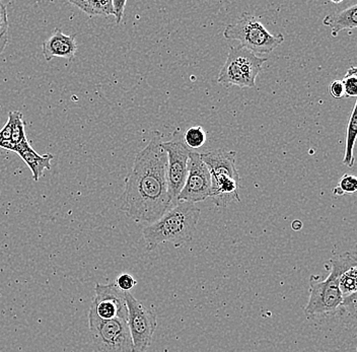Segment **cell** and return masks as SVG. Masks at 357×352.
<instances>
[{
    "instance_id": "25",
    "label": "cell",
    "mask_w": 357,
    "mask_h": 352,
    "mask_svg": "<svg viewBox=\"0 0 357 352\" xmlns=\"http://www.w3.org/2000/svg\"><path fill=\"white\" fill-rule=\"evenodd\" d=\"M8 15L6 6L0 1V37L8 35Z\"/></svg>"
},
{
    "instance_id": "23",
    "label": "cell",
    "mask_w": 357,
    "mask_h": 352,
    "mask_svg": "<svg viewBox=\"0 0 357 352\" xmlns=\"http://www.w3.org/2000/svg\"><path fill=\"white\" fill-rule=\"evenodd\" d=\"M11 135H13V124H11V120L8 118L6 125L0 130V148L13 151V142H11Z\"/></svg>"
},
{
    "instance_id": "4",
    "label": "cell",
    "mask_w": 357,
    "mask_h": 352,
    "mask_svg": "<svg viewBox=\"0 0 357 352\" xmlns=\"http://www.w3.org/2000/svg\"><path fill=\"white\" fill-rule=\"evenodd\" d=\"M211 175V197L218 207L241 201L240 175L236 166V151L218 148L200 153Z\"/></svg>"
},
{
    "instance_id": "10",
    "label": "cell",
    "mask_w": 357,
    "mask_h": 352,
    "mask_svg": "<svg viewBox=\"0 0 357 352\" xmlns=\"http://www.w3.org/2000/svg\"><path fill=\"white\" fill-rule=\"evenodd\" d=\"M211 175L205 162L201 159L199 153L192 151L190 153L188 175L186 182L178 197V201H204L211 197Z\"/></svg>"
},
{
    "instance_id": "27",
    "label": "cell",
    "mask_w": 357,
    "mask_h": 352,
    "mask_svg": "<svg viewBox=\"0 0 357 352\" xmlns=\"http://www.w3.org/2000/svg\"><path fill=\"white\" fill-rule=\"evenodd\" d=\"M126 4V0H123V1H116V0H114L113 1L114 17H115L116 23L118 24H121L123 17H124V10Z\"/></svg>"
},
{
    "instance_id": "21",
    "label": "cell",
    "mask_w": 357,
    "mask_h": 352,
    "mask_svg": "<svg viewBox=\"0 0 357 352\" xmlns=\"http://www.w3.org/2000/svg\"><path fill=\"white\" fill-rule=\"evenodd\" d=\"M357 192V177L354 175L345 174L339 182L338 186L335 187L333 193L336 196H342L344 194H354Z\"/></svg>"
},
{
    "instance_id": "20",
    "label": "cell",
    "mask_w": 357,
    "mask_h": 352,
    "mask_svg": "<svg viewBox=\"0 0 357 352\" xmlns=\"http://www.w3.org/2000/svg\"><path fill=\"white\" fill-rule=\"evenodd\" d=\"M339 313L342 317L346 318V320L357 325V293L344 298L339 309Z\"/></svg>"
},
{
    "instance_id": "15",
    "label": "cell",
    "mask_w": 357,
    "mask_h": 352,
    "mask_svg": "<svg viewBox=\"0 0 357 352\" xmlns=\"http://www.w3.org/2000/svg\"><path fill=\"white\" fill-rule=\"evenodd\" d=\"M357 140V99L351 114H350L349 120H348L347 127H346L345 138V151L343 164L348 168H352L354 166V146H356Z\"/></svg>"
},
{
    "instance_id": "29",
    "label": "cell",
    "mask_w": 357,
    "mask_h": 352,
    "mask_svg": "<svg viewBox=\"0 0 357 352\" xmlns=\"http://www.w3.org/2000/svg\"><path fill=\"white\" fill-rule=\"evenodd\" d=\"M291 227L294 231H301L303 224H301V220H294L291 224Z\"/></svg>"
},
{
    "instance_id": "24",
    "label": "cell",
    "mask_w": 357,
    "mask_h": 352,
    "mask_svg": "<svg viewBox=\"0 0 357 352\" xmlns=\"http://www.w3.org/2000/svg\"><path fill=\"white\" fill-rule=\"evenodd\" d=\"M116 284L117 286L121 289L124 293H127V291H130L133 287H135V285L137 284V282L134 280L132 275L130 274H121V275L118 276L117 280H116Z\"/></svg>"
},
{
    "instance_id": "13",
    "label": "cell",
    "mask_w": 357,
    "mask_h": 352,
    "mask_svg": "<svg viewBox=\"0 0 357 352\" xmlns=\"http://www.w3.org/2000/svg\"><path fill=\"white\" fill-rule=\"evenodd\" d=\"M13 153H17L26 162V166L32 171L33 179L36 182L39 181L40 178L43 176L45 170H50L51 162L54 159V155L51 153L41 155L36 153L29 144L28 140H24L21 144L15 146Z\"/></svg>"
},
{
    "instance_id": "6",
    "label": "cell",
    "mask_w": 357,
    "mask_h": 352,
    "mask_svg": "<svg viewBox=\"0 0 357 352\" xmlns=\"http://www.w3.org/2000/svg\"><path fill=\"white\" fill-rule=\"evenodd\" d=\"M267 58L259 57L245 47L233 46L218 75V82L225 88L255 89L256 79Z\"/></svg>"
},
{
    "instance_id": "12",
    "label": "cell",
    "mask_w": 357,
    "mask_h": 352,
    "mask_svg": "<svg viewBox=\"0 0 357 352\" xmlns=\"http://www.w3.org/2000/svg\"><path fill=\"white\" fill-rule=\"evenodd\" d=\"M42 51L47 61L54 57L73 60L77 51L75 35H66L60 29H55L42 43Z\"/></svg>"
},
{
    "instance_id": "26",
    "label": "cell",
    "mask_w": 357,
    "mask_h": 352,
    "mask_svg": "<svg viewBox=\"0 0 357 352\" xmlns=\"http://www.w3.org/2000/svg\"><path fill=\"white\" fill-rule=\"evenodd\" d=\"M329 93L334 99H342L345 95L342 80H334L329 86Z\"/></svg>"
},
{
    "instance_id": "22",
    "label": "cell",
    "mask_w": 357,
    "mask_h": 352,
    "mask_svg": "<svg viewBox=\"0 0 357 352\" xmlns=\"http://www.w3.org/2000/svg\"><path fill=\"white\" fill-rule=\"evenodd\" d=\"M342 80L344 86L345 95L357 98V66H351L346 72Z\"/></svg>"
},
{
    "instance_id": "30",
    "label": "cell",
    "mask_w": 357,
    "mask_h": 352,
    "mask_svg": "<svg viewBox=\"0 0 357 352\" xmlns=\"http://www.w3.org/2000/svg\"><path fill=\"white\" fill-rule=\"evenodd\" d=\"M354 254H356V256L357 257V244H356V252H354Z\"/></svg>"
},
{
    "instance_id": "11",
    "label": "cell",
    "mask_w": 357,
    "mask_h": 352,
    "mask_svg": "<svg viewBox=\"0 0 357 352\" xmlns=\"http://www.w3.org/2000/svg\"><path fill=\"white\" fill-rule=\"evenodd\" d=\"M96 296L93 298L91 309L102 320L123 319L128 321V307H127L125 293L116 284H96Z\"/></svg>"
},
{
    "instance_id": "18",
    "label": "cell",
    "mask_w": 357,
    "mask_h": 352,
    "mask_svg": "<svg viewBox=\"0 0 357 352\" xmlns=\"http://www.w3.org/2000/svg\"><path fill=\"white\" fill-rule=\"evenodd\" d=\"M8 118L11 120V124H13L11 142H13V149H15V146L26 140V132H24V122L22 120V114L20 111H10L8 113Z\"/></svg>"
},
{
    "instance_id": "7",
    "label": "cell",
    "mask_w": 357,
    "mask_h": 352,
    "mask_svg": "<svg viewBox=\"0 0 357 352\" xmlns=\"http://www.w3.org/2000/svg\"><path fill=\"white\" fill-rule=\"evenodd\" d=\"M89 326L96 351L133 352L132 338L126 320H102L89 309Z\"/></svg>"
},
{
    "instance_id": "17",
    "label": "cell",
    "mask_w": 357,
    "mask_h": 352,
    "mask_svg": "<svg viewBox=\"0 0 357 352\" xmlns=\"http://www.w3.org/2000/svg\"><path fill=\"white\" fill-rule=\"evenodd\" d=\"M356 255V254H354ZM339 286L343 298L357 293V257L349 263L343 273L339 275Z\"/></svg>"
},
{
    "instance_id": "28",
    "label": "cell",
    "mask_w": 357,
    "mask_h": 352,
    "mask_svg": "<svg viewBox=\"0 0 357 352\" xmlns=\"http://www.w3.org/2000/svg\"><path fill=\"white\" fill-rule=\"evenodd\" d=\"M8 35L3 36V37H0V55L2 54V52L4 51V48H6V44H8Z\"/></svg>"
},
{
    "instance_id": "3",
    "label": "cell",
    "mask_w": 357,
    "mask_h": 352,
    "mask_svg": "<svg viewBox=\"0 0 357 352\" xmlns=\"http://www.w3.org/2000/svg\"><path fill=\"white\" fill-rule=\"evenodd\" d=\"M356 255L346 252L329 260L331 271L326 280H319L312 276L310 280V298L305 309V317L310 320L328 317L337 313L342 305V293L339 286V275L343 273Z\"/></svg>"
},
{
    "instance_id": "2",
    "label": "cell",
    "mask_w": 357,
    "mask_h": 352,
    "mask_svg": "<svg viewBox=\"0 0 357 352\" xmlns=\"http://www.w3.org/2000/svg\"><path fill=\"white\" fill-rule=\"evenodd\" d=\"M201 211L195 204L178 201L158 222L142 231L145 248L149 252L165 243L181 247L193 239L199 222Z\"/></svg>"
},
{
    "instance_id": "9",
    "label": "cell",
    "mask_w": 357,
    "mask_h": 352,
    "mask_svg": "<svg viewBox=\"0 0 357 352\" xmlns=\"http://www.w3.org/2000/svg\"><path fill=\"white\" fill-rule=\"evenodd\" d=\"M125 298L128 307L127 322L132 338L133 352H147L158 327L155 311L134 298L129 291L125 293Z\"/></svg>"
},
{
    "instance_id": "8",
    "label": "cell",
    "mask_w": 357,
    "mask_h": 352,
    "mask_svg": "<svg viewBox=\"0 0 357 352\" xmlns=\"http://www.w3.org/2000/svg\"><path fill=\"white\" fill-rule=\"evenodd\" d=\"M162 148L167 157V183L169 195L174 204H178V197L186 182L188 175L190 149L185 144L184 133L177 129L169 141L162 142Z\"/></svg>"
},
{
    "instance_id": "5",
    "label": "cell",
    "mask_w": 357,
    "mask_h": 352,
    "mask_svg": "<svg viewBox=\"0 0 357 352\" xmlns=\"http://www.w3.org/2000/svg\"><path fill=\"white\" fill-rule=\"evenodd\" d=\"M227 40L240 42V45L255 54H269L284 42V36L271 34L255 15L244 13L238 21L227 24L223 31Z\"/></svg>"
},
{
    "instance_id": "14",
    "label": "cell",
    "mask_w": 357,
    "mask_h": 352,
    "mask_svg": "<svg viewBox=\"0 0 357 352\" xmlns=\"http://www.w3.org/2000/svg\"><path fill=\"white\" fill-rule=\"evenodd\" d=\"M324 26L331 29L332 36L337 37L344 30L357 28V3L352 4L342 10L328 15L323 21Z\"/></svg>"
},
{
    "instance_id": "1",
    "label": "cell",
    "mask_w": 357,
    "mask_h": 352,
    "mask_svg": "<svg viewBox=\"0 0 357 352\" xmlns=\"http://www.w3.org/2000/svg\"><path fill=\"white\" fill-rule=\"evenodd\" d=\"M162 135L151 141L134 160L125 179L121 211L136 222L153 224L175 206L167 183V157Z\"/></svg>"
},
{
    "instance_id": "19",
    "label": "cell",
    "mask_w": 357,
    "mask_h": 352,
    "mask_svg": "<svg viewBox=\"0 0 357 352\" xmlns=\"http://www.w3.org/2000/svg\"><path fill=\"white\" fill-rule=\"evenodd\" d=\"M206 139V131L201 126L190 127L184 133L185 144L192 151L202 148Z\"/></svg>"
},
{
    "instance_id": "16",
    "label": "cell",
    "mask_w": 357,
    "mask_h": 352,
    "mask_svg": "<svg viewBox=\"0 0 357 352\" xmlns=\"http://www.w3.org/2000/svg\"><path fill=\"white\" fill-rule=\"evenodd\" d=\"M71 4L77 6L82 12L86 13L89 17L95 15H102L109 17L114 15L113 1L112 0H100V1H93V0H70Z\"/></svg>"
}]
</instances>
